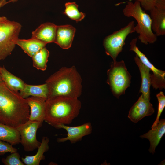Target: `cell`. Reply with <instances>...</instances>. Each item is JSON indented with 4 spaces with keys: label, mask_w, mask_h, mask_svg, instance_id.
Masks as SVG:
<instances>
[{
    "label": "cell",
    "mask_w": 165,
    "mask_h": 165,
    "mask_svg": "<svg viewBox=\"0 0 165 165\" xmlns=\"http://www.w3.org/2000/svg\"><path fill=\"white\" fill-rule=\"evenodd\" d=\"M18 0H9L8 1H7V4L9 3L10 2H12L14 3V2H16Z\"/></svg>",
    "instance_id": "30"
},
{
    "label": "cell",
    "mask_w": 165,
    "mask_h": 165,
    "mask_svg": "<svg viewBox=\"0 0 165 165\" xmlns=\"http://www.w3.org/2000/svg\"><path fill=\"white\" fill-rule=\"evenodd\" d=\"M20 96L24 98L29 96L41 97L46 100L49 95V90L47 84H44L34 85L25 83L24 89L20 91Z\"/></svg>",
    "instance_id": "21"
},
{
    "label": "cell",
    "mask_w": 165,
    "mask_h": 165,
    "mask_svg": "<svg viewBox=\"0 0 165 165\" xmlns=\"http://www.w3.org/2000/svg\"><path fill=\"white\" fill-rule=\"evenodd\" d=\"M50 55V52L45 47L34 54L32 57L33 65L37 69L45 71Z\"/></svg>",
    "instance_id": "23"
},
{
    "label": "cell",
    "mask_w": 165,
    "mask_h": 165,
    "mask_svg": "<svg viewBox=\"0 0 165 165\" xmlns=\"http://www.w3.org/2000/svg\"><path fill=\"white\" fill-rule=\"evenodd\" d=\"M49 139L47 137H43L37 152L34 155L26 156L22 158V161L26 165H39L40 161L45 158L44 153L49 149Z\"/></svg>",
    "instance_id": "20"
},
{
    "label": "cell",
    "mask_w": 165,
    "mask_h": 165,
    "mask_svg": "<svg viewBox=\"0 0 165 165\" xmlns=\"http://www.w3.org/2000/svg\"><path fill=\"white\" fill-rule=\"evenodd\" d=\"M140 3L142 8L149 11L155 6L156 0H135Z\"/></svg>",
    "instance_id": "28"
},
{
    "label": "cell",
    "mask_w": 165,
    "mask_h": 165,
    "mask_svg": "<svg viewBox=\"0 0 165 165\" xmlns=\"http://www.w3.org/2000/svg\"><path fill=\"white\" fill-rule=\"evenodd\" d=\"M0 140L13 145L18 144L20 142V134L16 128L0 123Z\"/></svg>",
    "instance_id": "22"
},
{
    "label": "cell",
    "mask_w": 165,
    "mask_h": 165,
    "mask_svg": "<svg viewBox=\"0 0 165 165\" xmlns=\"http://www.w3.org/2000/svg\"><path fill=\"white\" fill-rule=\"evenodd\" d=\"M30 108L19 92L0 84V123L17 128L29 120Z\"/></svg>",
    "instance_id": "1"
},
{
    "label": "cell",
    "mask_w": 165,
    "mask_h": 165,
    "mask_svg": "<svg viewBox=\"0 0 165 165\" xmlns=\"http://www.w3.org/2000/svg\"><path fill=\"white\" fill-rule=\"evenodd\" d=\"M42 123L39 122L28 120L16 128L20 135V143L25 151H32L40 145L41 142L37 140L36 133Z\"/></svg>",
    "instance_id": "8"
},
{
    "label": "cell",
    "mask_w": 165,
    "mask_h": 165,
    "mask_svg": "<svg viewBox=\"0 0 165 165\" xmlns=\"http://www.w3.org/2000/svg\"><path fill=\"white\" fill-rule=\"evenodd\" d=\"M138 38H133L130 43V51L134 52L141 62L147 66L153 73L151 74V85L155 89H162L165 87V72L157 69L151 63L145 55L137 46Z\"/></svg>",
    "instance_id": "9"
},
{
    "label": "cell",
    "mask_w": 165,
    "mask_h": 165,
    "mask_svg": "<svg viewBox=\"0 0 165 165\" xmlns=\"http://www.w3.org/2000/svg\"><path fill=\"white\" fill-rule=\"evenodd\" d=\"M19 153L16 152L11 153L6 158L2 159V161L5 165H24V164L20 159Z\"/></svg>",
    "instance_id": "26"
},
{
    "label": "cell",
    "mask_w": 165,
    "mask_h": 165,
    "mask_svg": "<svg viewBox=\"0 0 165 165\" xmlns=\"http://www.w3.org/2000/svg\"><path fill=\"white\" fill-rule=\"evenodd\" d=\"M47 43L32 38L25 39L18 38L16 45L20 46L24 52L32 57L36 53L45 47Z\"/></svg>",
    "instance_id": "19"
},
{
    "label": "cell",
    "mask_w": 165,
    "mask_h": 165,
    "mask_svg": "<svg viewBox=\"0 0 165 165\" xmlns=\"http://www.w3.org/2000/svg\"><path fill=\"white\" fill-rule=\"evenodd\" d=\"M0 75L3 82L11 90L19 92L24 89V82L8 71L4 66H0Z\"/></svg>",
    "instance_id": "18"
},
{
    "label": "cell",
    "mask_w": 165,
    "mask_h": 165,
    "mask_svg": "<svg viewBox=\"0 0 165 165\" xmlns=\"http://www.w3.org/2000/svg\"><path fill=\"white\" fill-rule=\"evenodd\" d=\"M107 83L112 93L117 98L124 94L130 86L131 76L128 71L124 61H113L107 72Z\"/></svg>",
    "instance_id": "5"
},
{
    "label": "cell",
    "mask_w": 165,
    "mask_h": 165,
    "mask_svg": "<svg viewBox=\"0 0 165 165\" xmlns=\"http://www.w3.org/2000/svg\"><path fill=\"white\" fill-rule=\"evenodd\" d=\"M134 60L138 67L141 78V84L139 92L142 93L145 98L150 100V70L141 62L136 54L134 57Z\"/></svg>",
    "instance_id": "16"
},
{
    "label": "cell",
    "mask_w": 165,
    "mask_h": 165,
    "mask_svg": "<svg viewBox=\"0 0 165 165\" xmlns=\"http://www.w3.org/2000/svg\"><path fill=\"white\" fill-rule=\"evenodd\" d=\"M65 9L63 13L76 22L81 21L85 16V14L79 12L78 5L75 2H67L65 3Z\"/></svg>",
    "instance_id": "24"
},
{
    "label": "cell",
    "mask_w": 165,
    "mask_h": 165,
    "mask_svg": "<svg viewBox=\"0 0 165 165\" xmlns=\"http://www.w3.org/2000/svg\"><path fill=\"white\" fill-rule=\"evenodd\" d=\"M82 82L75 66L62 67L45 81L49 90L48 98L57 96L78 98L82 93Z\"/></svg>",
    "instance_id": "2"
},
{
    "label": "cell",
    "mask_w": 165,
    "mask_h": 165,
    "mask_svg": "<svg viewBox=\"0 0 165 165\" xmlns=\"http://www.w3.org/2000/svg\"><path fill=\"white\" fill-rule=\"evenodd\" d=\"M165 133V120L162 119L159 120L156 129H151L148 132L140 136L142 138H145L148 139L150 146L149 149L150 153L154 154L155 152L156 147Z\"/></svg>",
    "instance_id": "17"
},
{
    "label": "cell",
    "mask_w": 165,
    "mask_h": 165,
    "mask_svg": "<svg viewBox=\"0 0 165 165\" xmlns=\"http://www.w3.org/2000/svg\"><path fill=\"white\" fill-rule=\"evenodd\" d=\"M123 15L128 17L135 19L137 24L135 27V31L139 34L138 38L145 45L152 44L157 40V36L153 32L151 28L152 20L150 16L142 9L139 2L134 3L128 1L123 10Z\"/></svg>",
    "instance_id": "4"
},
{
    "label": "cell",
    "mask_w": 165,
    "mask_h": 165,
    "mask_svg": "<svg viewBox=\"0 0 165 165\" xmlns=\"http://www.w3.org/2000/svg\"><path fill=\"white\" fill-rule=\"evenodd\" d=\"M81 106L78 98L64 96L48 98L44 121L55 128L61 124H69L78 116Z\"/></svg>",
    "instance_id": "3"
},
{
    "label": "cell",
    "mask_w": 165,
    "mask_h": 165,
    "mask_svg": "<svg viewBox=\"0 0 165 165\" xmlns=\"http://www.w3.org/2000/svg\"><path fill=\"white\" fill-rule=\"evenodd\" d=\"M75 28L70 25L57 26L55 43L63 49H68L72 45Z\"/></svg>",
    "instance_id": "14"
},
{
    "label": "cell",
    "mask_w": 165,
    "mask_h": 165,
    "mask_svg": "<svg viewBox=\"0 0 165 165\" xmlns=\"http://www.w3.org/2000/svg\"><path fill=\"white\" fill-rule=\"evenodd\" d=\"M21 27L20 23L7 19L0 21V60L11 54L19 38Z\"/></svg>",
    "instance_id": "6"
},
{
    "label": "cell",
    "mask_w": 165,
    "mask_h": 165,
    "mask_svg": "<svg viewBox=\"0 0 165 165\" xmlns=\"http://www.w3.org/2000/svg\"><path fill=\"white\" fill-rule=\"evenodd\" d=\"M134 21L129 22L125 27L106 36L103 42V45L106 54L111 56L113 61L116 59L123 50L125 45V41L127 36L135 32Z\"/></svg>",
    "instance_id": "7"
},
{
    "label": "cell",
    "mask_w": 165,
    "mask_h": 165,
    "mask_svg": "<svg viewBox=\"0 0 165 165\" xmlns=\"http://www.w3.org/2000/svg\"><path fill=\"white\" fill-rule=\"evenodd\" d=\"M6 0H0V8L7 4ZM5 16H0V21L7 20Z\"/></svg>",
    "instance_id": "29"
},
{
    "label": "cell",
    "mask_w": 165,
    "mask_h": 165,
    "mask_svg": "<svg viewBox=\"0 0 165 165\" xmlns=\"http://www.w3.org/2000/svg\"><path fill=\"white\" fill-rule=\"evenodd\" d=\"M156 97L158 101V110L156 120L151 127L152 130H154L156 128L159 121L160 117L165 106V96L163 92L160 91L156 95Z\"/></svg>",
    "instance_id": "25"
},
{
    "label": "cell",
    "mask_w": 165,
    "mask_h": 165,
    "mask_svg": "<svg viewBox=\"0 0 165 165\" xmlns=\"http://www.w3.org/2000/svg\"><path fill=\"white\" fill-rule=\"evenodd\" d=\"M25 99L30 108L29 120L42 123L44 121L46 100L33 96Z\"/></svg>",
    "instance_id": "13"
},
{
    "label": "cell",
    "mask_w": 165,
    "mask_h": 165,
    "mask_svg": "<svg viewBox=\"0 0 165 165\" xmlns=\"http://www.w3.org/2000/svg\"><path fill=\"white\" fill-rule=\"evenodd\" d=\"M154 112V109L150 100L145 98L141 94L130 108L128 117L131 121L135 123Z\"/></svg>",
    "instance_id": "12"
},
{
    "label": "cell",
    "mask_w": 165,
    "mask_h": 165,
    "mask_svg": "<svg viewBox=\"0 0 165 165\" xmlns=\"http://www.w3.org/2000/svg\"><path fill=\"white\" fill-rule=\"evenodd\" d=\"M57 26L50 22L42 24L32 31V37L47 44L55 43Z\"/></svg>",
    "instance_id": "15"
},
{
    "label": "cell",
    "mask_w": 165,
    "mask_h": 165,
    "mask_svg": "<svg viewBox=\"0 0 165 165\" xmlns=\"http://www.w3.org/2000/svg\"><path fill=\"white\" fill-rule=\"evenodd\" d=\"M17 152L16 148L7 142L0 140V155H2L7 152L10 153Z\"/></svg>",
    "instance_id": "27"
},
{
    "label": "cell",
    "mask_w": 165,
    "mask_h": 165,
    "mask_svg": "<svg viewBox=\"0 0 165 165\" xmlns=\"http://www.w3.org/2000/svg\"><path fill=\"white\" fill-rule=\"evenodd\" d=\"M3 82H4L2 79L0 75V84L3 83Z\"/></svg>",
    "instance_id": "31"
},
{
    "label": "cell",
    "mask_w": 165,
    "mask_h": 165,
    "mask_svg": "<svg viewBox=\"0 0 165 165\" xmlns=\"http://www.w3.org/2000/svg\"><path fill=\"white\" fill-rule=\"evenodd\" d=\"M56 128L64 129L67 132L66 137L57 139V141L58 143H63L69 141L72 143H75L80 141L84 136L90 134L92 130L90 122H87L81 125L73 127L61 124L58 126Z\"/></svg>",
    "instance_id": "11"
},
{
    "label": "cell",
    "mask_w": 165,
    "mask_h": 165,
    "mask_svg": "<svg viewBox=\"0 0 165 165\" xmlns=\"http://www.w3.org/2000/svg\"><path fill=\"white\" fill-rule=\"evenodd\" d=\"M151 28L157 36L165 35V0H156L149 11Z\"/></svg>",
    "instance_id": "10"
}]
</instances>
